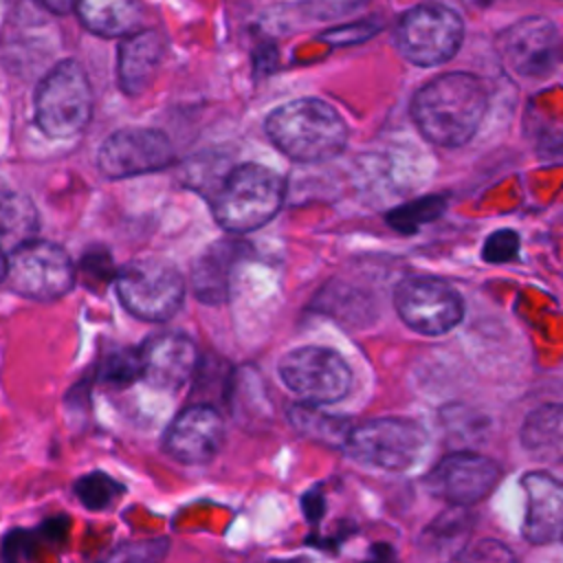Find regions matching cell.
<instances>
[{
    "instance_id": "cell-30",
    "label": "cell",
    "mask_w": 563,
    "mask_h": 563,
    "mask_svg": "<svg viewBox=\"0 0 563 563\" xmlns=\"http://www.w3.org/2000/svg\"><path fill=\"white\" fill-rule=\"evenodd\" d=\"M303 510L310 521H319L323 515V497L319 493L303 495Z\"/></svg>"
},
{
    "instance_id": "cell-20",
    "label": "cell",
    "mask_w": 563,
    "mask_h": 563,
    "mask_svg": "<svg viewBox=\"0 0 563 563\" xmlns=\"http://www.w3.org/2000/svg\"><path fill=\"white\" fill-rule=\"evenodd\" d=\"M521 444L539 460L563 464V405L532 409L521 424Z\"/></svg>"
},
{
    "instance_id": "cell-21",
    "label": "cell",
    "mask_w": 563,
    "mask_h": 563,
    "mask_svg": "<svg viewBox=\"0 0 563 563\" xmlns=\"http://www.w3.org/2000/svg\"><path fill=\"white\" fill-rule=\"evenodd\" d=\"M37 209L31 198L18 191L0 194V246L11 251L37 233Z\"/></svg>"
},
{
    "instance_id": "cell-22",
    "label": "cell",
    "mask_w": 563,
    "mask_h": 563,
    "mask_svg": "<svg viewBox=\"0 0 563 563\" xmlns=\"http://www.w3.org/2000/svg\"><path fill=\"white\" fill-rule=\"evenodd\" d=\"M288 418H290V424L297 429V433L317 442H325L330 446L343 449L352 431V424L345 418L325 413L314 402H301L290 407Z\"/></svg>"
},
{
    "instance_id": "cell-23",
    "label": "cell",
    "mask_w": 563,
    "mask_h": 563,
    "mask_svg": "<svg viewBox=\"0 0 563 563\" xmlns=\"http://www.w3.org/2000/svg\"><path fill=\"white\" fill-rule=\"evenodd\" d=\"M449 205V196L446 194H429L416 200H409L405 205L394 207L391 211H387L385 220L387 224L405 235H413L418 233L424 224L438 220L444 209Z\"/></svg>"
},
{
    "instance_id": "cell-16",
    "label": "cell",
    "mask_w": 563,
    "mask_h": 563,
    "mask_svg": "<svg viewBox=\"0 0 563 563\" xmlns=\"http://www.w3.org/2000/svg\"><path fill=\"white\" fill-rule=\"evenodd\" d=\"M521 486L526 493L523 539L534 545L559 539L563 534V484L543 471H532L521 477Z\"/></svg>"
},
{
    "instance_id": "cell-4",
    "label": "cell",
    "mask_w": 563,
    "mask_h": 563,
    "mask_svg": "<svg viewBox=\"0 0 563 563\" xmlns=\"http://www.w3.org/2000/svg\"><path fill=\"white\" fill-rule=\"evenodd\" d=\"M92 106L86 70L75 59H62L37 84L35 123L51 139H70L88 125Z\"/></svg>"
},
{
    "instance_id": "cell-5",
    "label": "cell",
    "mask_w": 563,
    "mask_h": 563,
    "mask_svg": "<svg viewBox=\"0 0 563 563\" xmlns=\"http://www.w3.org/2000/svg\"><path fill=\"white\" fill-rule=\"evenodd\" d=\"M114 288L123 308L143 321L172 319L185 299L180 271L158 257H139L114 275Z\"/></svg>"
},
{
    "instance_id": "cell-3",
    "label": "cell",
    "mask_w": 563,
    "mask_h": 563,
    "mask_svg": "<svg viewBox=\"0 0 563 563\" xmlns=\"http://www.w3.org/2000/svg\"><path fill=\"white\" fill-rule=\"evenodd\" d=\"M286 180L262 163L233 167L213 198V218L229 233H251L271 222L282 209Z\"/></svg>"
},
{
    "instance_id": "cell-27",
    "label": "cell",
    "mask_w": 563,
    "mask_h": 563,
    "mask_svg": "<svg viewBox=\"0 0 563 563\" xmlns=\"http://www.w3.org/2000/svg\"><path fill=\"white\" fill-rule=\"evenodd\" d=\"M378 31H380L378 20H361L354 24L330 29V31L321 33L319 37L332 46H350V44H361V42L374 37Z\"/></svg>"
},
{
    "instance_id": "cell-26",
    "label": "cell",
    "mask_w": 563,
    "mask_h": 563,
    "mask_svg": "<svg viewBox=\"0 0 563 563\" xmlns=\"http://www.w3.org/2000/svg\"><path fill=\"white\" fill-rule=\"evenodd\" d=\"M521 238L515 229L493 231L482 246V260L488 264H508L519 255Z\"/></svg>"
},
{
    "instance_id": "cell-31",
    "label": "cell",
    "mask_w": 563,
    "mask_h": 563,
    "mask_svg": "<svg viewBox=\"0 0 563 563\" xmlns=\"http://www.w3.org/2000/svg\"><path fill=\"white\" fill-rule=\"evenodd\" d=\"M37 2H40L44 9H48V11H53V13H59V15L73 11L75 4H77V0H37Z\"/></svg>"
},
{
    "instance_id": "cell-33",
    "label": "cell",
    "mask_w": 563,
    "mask_h": 563,
    "mask_svg": "<svg viewBox=\"0 0 563 563\" xmlns=\"http://www.w3.org/2000/svg\"><path fill=\"white\" fill-rule=\"evenodd\" d=\"M7 266H9L7 251L0 246V282H4V279H7Z\"/></svg>"
},
{
    "instance_id": "cell-1",
    "label": "cell",
    "mask_w": 563,
    "mask_h": 563,
    "mask_svg": "<svg viewBox=\"0 0 563 563\" xmlns=\"http://www.w3.org/2000/svg\"><path fill=\"white\" fill-rule=\"evenodd\" d=\"M488 108L484 84L471 73H444L429 79L411 99V119L433 145H464L479 128Z\"/></svg>"
},
{
    "instance_id": "cell-15",
    "label": "cell",
    "mask_w": 563,
    "mask_h": 563,
    "mask_svg": "<svg viewBox=\"0 0 563 563\" xmlns=\"http://www.w3.org/2000/svg\"><path fill=\"white\" fill-rule=\"evenodd\" d=\"M224 422L216 407L191 405L180 411L163 435V449L176 462L205 464L222 446Z\"/></svg>"
},
{
    "instance_id": "cell-7",
    "label": "cell",
    "mask_w": 563,
    "mask_h": 563,
    "mask_svg": "<svg viewBox=\"0 0 563 563\" xmlns=\"http://www.w3.org/2000/svg\"><path fill=\"white\" fill-rule=\"evenodd\" d=\"M427 444V431L407 418H374L352 427L343 449L372 468L405 471L418 462Z\"/></svg>"
},
{
    "instance_id": "cell-14",
    "label": "cell",
    "mask_w": 563,
    "mask_h": 563,
    "mask_svg": "<svg viewBox=\"0 0 563 563\" xmlns=\"http://www.w3.org/2000/svg\"><path fill=\"white\" fill-rule=\"evenodd\" d=\"M141 380L161 391H178L187 385L200 363L196 343L180 332H161L141 347Z\"/></svg>"
},
{
    "instance_id": "cell-32",
    "label": "cell",
    "mask_w": 563,
    "mask_h": 563,
    "mask_svg": "<svg viewBox=\"0 0 563 563\" xmlns=\"http://www.w3.org/2000/svg\"><path fill=\"white\" fill-rule=\"evenodd\" d=\"M497 2H501V0H462V4L464 7H468V9H488V7H493V4H497Z\"/></svg>"
},
{
    "instance_id": "cell-2",
    "label": "cell",
    "mask_w": 563,
    "mask_h": 563,
    "mask_svg": "<svg viewBox=\"0 0 563 563\" xmlns=\"http://www.w3.org/2000/svg\"><path fill=\"white\" fill-rule=\"evenodd\" d=\"M266 136L299 163H321L339 156L347 143L343 117L323 99L301 97L277 106L264 121Z\"/></svg>"
},
{
    "instance_id": "cell-6",
    "label": "cell",
    "mask_w": 563,
    "mask_h": 563,
    "mask_svg": "<svg viewBox=\"0 0 563 563\" xmlns=\"http://www.w3.org/2000/svg\"><path fill=\"white\" fill-rule=\"evenodd\" d=\"M462 37V18L438 2L411 7L394 29L398 53L416 66H440L449 62L457 53Z\"/></svg>"
},
{
    "instance_id": "cell-28",
    "label": "cell",
    "mask_w": 563,
    "mask_h": 563,
    "mask_svg": "<svg viewBox=\"0 0 563 563\" xmlns=\"http://www.w3.org/2000/svg\"><path fill=\"white\" fill-rule=\"evenodd\" d=\"M77 273H81V277H84L86 284H90V282H95V279H97L99 284H108V282L114 279V275H117L110 255H108L106 251H101V249H95V251L86 253V255L81 257V264H79Z\"/></svg>"
},
{
    "instance_id": "cell-25",
    "label": "cell",
    "mask_w": 563,
    "mask_h": 563,
    "mask_svg": "<svg viewBox=\"0 0 563 563\" xmlns=\"http://www.w3.org/2000/svg\"><path fill=\"white\" fill-rule=\"evenodd\" d=\"M99 378L114 387H125L141 378V354L139 350L121 347L112 350L99 365Z\"/></svg>"
},
{
    "instance_id": "cell-24",
    "label": "cell",
    "mask_w": 563,
    "mask_h": 563,
    "mask_svg": "<svg viewBox=\"0 0 563 563\" xmlns=\"http://www.w3.org/2000/svg\"><path fill=\"white\" fill-rule=\"evenodd\" d=\"M123 490L125 488L114 477H110L101 471L88 473V475L79 477L75 484V495L81 501V506H86L88 510L110 508L123 495Z\"/></svg>"
},
{
    "instance_id": "cell-8",
    "label": "cell",
    "mask_w": 563,
    "mask_h": 563,
    "mask_svg": "<svg viewBox=\"0 0 563 563\" xmlns=\"http://www.w3.org/2000/svg\"><path fill=\"white\" fill-rule=\"evenodd\" d=\"M7 282L29 299L53 301L64 297L77 279L70 255L55 242L29 240L7 253Z\"/></svg>"
},
{
    "instance_id": "cell-10",
    "label": "cell",
    "mask_w": 563,
    "mask_h": 563,
    "mask_svg": "<svg viewBox=\"0 0 563 563\" xmlns=\"http://www.w3.org/2000/svg\"><path fill=\"white\" fill-rule=\"evenodd\" d=\"M394 308L405 325L427 336L453 330L464 317L460 292L451 284L431 277L402 279L394 288Z\"/></svg>"
},
{
    "instance_id": "cell-29",
    "label": "cell",
    "mask_w": 563,
    "mask_h": 563,
    "mask_svg": "<svg viewBox=\"0 0 563 563\" xmlns=\"http://www.w3.org/2000/svg\"><path fill=\"white\" fill-rule=\"evenodd\" d=\"M365 0H314V9H310L317 18H332L352 11L354 7H361Z\"/></svg>"
},
{
    "instance_id": "cell-19",
    "label": "cell",
    "mask_w": 563,
    "mask_h": 563,
    "mask_svg": "<svg viewBox=\"0 0 563 563\" xmlns=\"http://www.w3.org/2000/svg\"><path fill=\"white\" fill-rule=\"evenodd\" d=\"M79 22L99 37H125L141 29L145 11L141 0H77Z\"/></svg>"
},
{
    "instance_id": "cell-11",
    "label": "cell",
    "mask_w": 563,
    "mask_h": 563,
    "mask_svg": "<svg viewBox=\"0 0 563 563\" xmlns=\"http://www.w3.org/2000/svg\"><path fill=\"white\" fill-rule=\"evenodd\" d=\"M504 62L521 77H545L563 62V35L543 15H528L497 37Z\"/></svg>"
},
{
    "instance_id": "cell-9",
    "label": "cell",
    "mask_w": 563,
    "mask_h": 563,
    "mask_svg": "<svg viewBox=\"0 0 563 563\" xmlns=\"http://www.w3.org/2000/svg\"><path fill=\"white\" fill-rule=\"evenodd\" d=\"M282 383L303 402L328 405L341 400L352 385V369L345 358L321 345H301L279 358Z\"/></svg>"
},
{
    "instance_id": "cell-18",
    "label": "cell",
    "mask_w": 563,
    "mask_h": 563,
    "mask_svg": "<svg viewBox=\"0 0 563 563\" xmlns=\"http://www.w3.org/2000/svg\"><path fill=\"white\" fill-rule=\"evenodd\" d=\"M244 244L233 240L213 242L194 264L191 284L194 292L205 303H220L227 299L233 264L238 262Z\"/></svg>"
},
{
    "instance_id": "cell-34",
    "label": "cell",
    "mask_w": 563,
    "mask_h": 563,
    "mask_svg": "<svg viewBox=\"0 0 563 563\" xmlns=\"http://www.w3.org/2000/svg\"><path fill=\"white\" fill-rule=\"evenodd\" d=\"M561 537H563V534H561Z\"/></svg>"
},
{
    "instance_id": "cell-17",
    "label": "cell",
    "mask_w": 563,
    "mask_h": 563,
    "mask_svg": "<svg viewBox=\"0 0 563 563\" xmlns=\"http://www.w3.org/2000/svg\"><path fill=\"white\" fill-rule=\"evenodd\" d=\"M167 51V37L158 29H139L125 35L117 51V81L130 95H143L154 81Z\"/></svg>"
},
{
    "instance_id": "cell-12",
    "label": "cell",
    "mask_w": 563,
    "mask_h": 563,
    "mask_svg": "<svg viewBox=\"0 0 563 563\" xmlns=\"http://www.w3.org/2000/svg\"><path fill=\"white\" fill-rule=\"evenodd\" d=\"M174 163V147L161 130L123 128L112 132L97 152V167L108 178H132L161 172Z\"/></svg>"
},
{
    "instance_id": "cell-13",
    "label": "cell",
    "mask_w": 563,
    "mask_h": 563,
    "mask_svg": "<svg viewBox=\"0 0 563 563\" xmlns=\"http://www.w3.org/2000/svg\"><path fill=\"white\" fill-rule=\"evenodd\" d=\"M499 466L471 451H457L442 457L427 475L424 486L431 495L453 504L471 506L482 501L499 482Z\"/></svg>"
}]
</instances>
